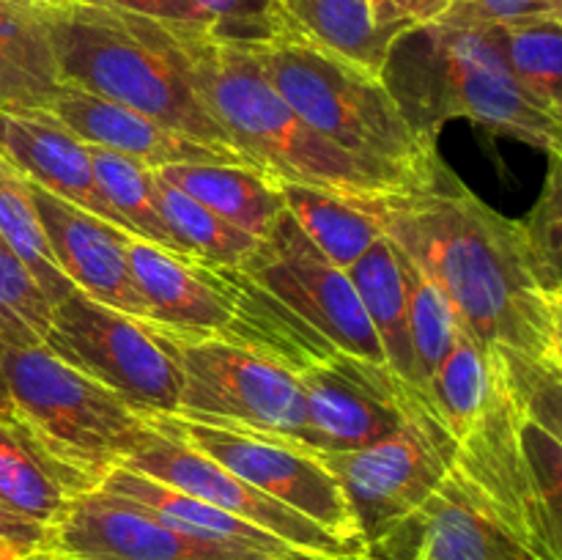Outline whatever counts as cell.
Listing matches in <instances>:
<instances>
[{"mask_svg":"<svg viewBox=\"0 0 562 560\" xmlns=\"http://www.w3.org/2000/svg\"><path fill=\"white\" fill-rule=\"evenodd\" d=\"M362 203L483 349L508 368L562 371V296L543 289L521 220L481 201L437 152L404 184Z\"/></svg>","mask_w":562,"mask_h":560,"instance_id":"6da1fadb","label":"cell"},{"mask_svg":"<svg viewBox=\"0 0 562 560\" xmlns=\"http://www.w3.org/2000/svg\"><path fill=\"white\" fill-rule=\"evenodd\" d=\"M60 82L234 152L192 77L176 22L75 0H36ZM195 27V25H192Z\"/></svg>","mask_w":562,"mask_h":560,"instance_id":"7a4b0ae2","label":"cell"},{"mask_svg":"<svg viewBox=\"0 0 562 560\" xmlns=\"http://www.w3.org/2000/svg\"><path fill=\"white\" fill-rule=\"evenodd\" d=\"M179 36L203 102L250 168L274 181L318 187L344 198L382 195L412 176L366 163L324 141L285 104L241 42L192 25H181Z\"/></svg>","mask_w":562,"mask_h":560,"instance_id":"3957f363","label":"cell"},{"mask_svg":"<svg viewBox=\"0 0 562 560\" xmlns=\"http://www.w3.org/2000/svg\"><path fill=\"white\" fill-rule=\"evenodd\" d=\"M382 82L412 130L437 143L450 119L560 154L562 115L538 102L475 25L428 22L401 33L382 66Z\"/></svg>","mask_w":562,"mask_h":560,"instance_id":"277c9868","label":"cell"},{"mask_svg":"<svg viewBox=\"0 0 562 560\" xmlns=\"http://www.w3.org/2000/svg\"><path fill=\"white\" fill-rule=\"evenodd\" d=\"M124 247L159 333L241 346L296 373L338 351L245 269L184 258L140 236H126Z\"/></svg>","mask_w":562,"mask_h":560,"instance_id":"5b68a950","label":"cell"},{"mask_svg":"<svg viewBox=\"0 0 562 560\" xmlns=\"http://www.w3.org/2000/svg\"><path fill=\"white\" fill-rule=\"evenodd\" d=\"M14 423L71 497L93 492L151 439L154 426L124 399L55 357L47 346L0 340Z\"/></svg>","mask_w":562,"mask_h":560,"instance_id":"8992f818","label":"cell"},{"mask_svg":"<svg viewBox=\"0 0 562 560\" xmlns=\"http://www.w3.org/2000/svg\"><path fill=\"white\" fill-rule=\"evenodd\" d=\"M241 44L285 104L333 146L401 173H415L437 152L412 130L379 75L285 27Z\"/></svg>","mask_w":562,"mask_h":560,"instance_id":"52a82bcc","label":"cell"},{"mask_svg":"<svg viewBox=\"0 0 562 560\" xmlns=\"http://www.w3.org/2000/svg\"><path fill=\"white\" fill-rule=\"evenodd\" d=\"M318 459L344 486L366 558L387 560L453 470L456 439L437 415H420L382 443Z\"/></svg>","mask_w":562,"mask_h":560,"instance_id":"ba28073f","label":"cell"},{"mask_svg":"<svg viewBox=\"0 0 562 560\" xmlns=\"http://www.w3.org/2000/svg\"><path fill=\"white\" fill-rule=\"evenodd\" d=\"M44 346L140 415H173L181 393L176 346L148 322L71 289L49 313Z\"/></svg>","mask_w":562,"mask_h":560,"instance_id":"9c48e42d","label":"cell"},{"mask_svg":"<svg viewBox=\"0 0 562 560\" xmlns=\"http://www.w3.org/2000/svg\"><path fill=\"white\" fill-rule=\"evenodd\" d=\"M162 335L176 346L181 362L176 417L269 434L311 448L305 393L296 371L223 340Z\"/></svg>","mask_w":562,"mask_h":560,"instance_id":"30bf717a","label":"cell"},{"mask_svg":"<svg viewBox=\"0 0 562 560\" xmlns=\"http://www.w3.org/2000/svg\"><path fill=\"white\" fill-rule=\"evenodd\" d=\"M148 421L159 432L173 434L192 450L217 461L220 467L239 475L258 492L300 511L302 516L313 519L335 538H340L346 547L355 549L360 558H366V544L357 530V519L351 514L344 486L322 464L316 450L289 443V439L269 437V434L184 421L176 415H154Z\"/></svg>","mask_w":562,"mask_h":560,"instance_id":"8fae6325","label":"cell"},{"mask_svg":"<svg viewBox=\"0 0 562 560\" xmlns=\"http://www.w3.org/2000/svg\"><path fill=\"white\" fill-rule=\"evenodd\" d=\"M239 269L322 333L338 351L387 366L349 272L335 267L289 212L280 214Z\"/></svg>","mask_w":562,"mask_h":560,"instance_id":"7c38bea8","label":"cell"},{"mask_svg":"<svg viewBox=\"0 0 562 560\" xmlns=\"http://www.w3.org/2000/svg\"><path fill=\"white\" fill-rule=\"evenodd\" d=\"M296 377L316 453L366 448L398 434L412 417L437 415L428 399L406 388L387 366L346 351L302 368Z\"/></svg>","mask_w":562,"mask_h":560,"instance_id":"4fadbf2b","label":"cell"},{"mask_svg":"<svg viewBox=\"0 0 562 560\" xmlns=\"http://www.w3.org/2000/svg\"><path fill=\"white\" fill-rule=\"evenodd\" d=\"M121 467L154 478V481L179 489L184 494H192V497L203 500L209 505H217V508L228 511V514L239 516V519L263 527L272 536L283 538L291 547L316 555V558H360L355 549L346 547L340 538L324 530L322 525L302 516L300 511L283 505L280 500L258 492L256 486L241 481L239 475H234L225 467H220L209 456L192 450L190 445H184L168 432L154 428L151 439L143 448H137Z\"/></svg>","mask_w":562,"mask_h":560,"instance_id":"5bb4252c","label":"cell"},{"mask_svg":"<svg viewBox=\"0 0 562 560\" xmlns=\"http://www.w3.org/2000/svg\"><path fill=\"white\" fill-rule=\"evenodd\" d=\"M47 555L60 560H283L203 544L102 489L69 500L64 516L49 527Z\"/></svg>","mask_w":562,"mask_h":560,"instance_id":"9a60e30c","label":"cell"},{"mask_svg":"<svg viewBox=\"0 0 562 560\" xmlns=\"http://www.w3.org/2000/svg\"><path fill=\"white\" fill-rule=\"evenodd\" d=\"M31 190L49 250L66 280L91 300L151 324V313L137 291L124 247V239L132 234L113 228L97 214L42 190L33 181Z\"/></svg>","mask_w":562,"mask_h":560,"instance_id":"2e32d148","label":"cell"},{"mask_svg":"<svg viewBox=\"0 0 562 560\" xmlns=\"http://www.w3.org/2000/svg\"><path fill=\"white\" fill-rule=\"evenodd\" d=\"M47 110L88 146L108 148L154 170L195 163L247 165L236 152L192 141L137 110L110 102L77 86H66V82H60Z\"/></svg>","mask_w":562,"mask_h":560,"instance_id":"e0dca14e","label":"cell"},{"mask_svg":"<svg viewBox=\"0 0 562 560\" xmlns=\"http://www.w3.org/2000/svg\"><path fill=\"white\" fill-rule=\"evenodd\" d=\"M0 154L36 187L132 234L99 195L91 146L71 135L47 108H0Z\"/></svg>","mask_w":562,"mask_h":560,"instance_id":"ac0fdd59","label":"cell"},{"mask_svg":"<svg viewBox=\"0 0 562 560\" xmlns=\"http://www.w3.org/2000/svg\"><path fill=\"white\" fill-rule=\"evenodd\" d=\"M387 560H541L499 525L470 481L450 470Z\"/></svg>","mask_w":562,"mask_h":560,"instance_id":"d6986e66","label":"cell"},{"mask_svg":"<svg viewBox=\"0 0 562 560\" xmlns=\"http://www.w3.org/2000/svg\"><path fill=\"white\" fill-rule=\"evenodd\" d=\"M99 489L140 505V508H146L148 514H154L168 527H173V530L184 533L190 538H198L203 544L239 549V552L272 555V558L283 560H324L291 547L283 538L272 536L263 527L250 525V522L239 519V516L228 514V511L217 508V505L203 503V500L192 497V494L179 492L173 486H165V483L140 475V472L126 470V467H115Z\"/></svg>","mask_w":562,"mask_h":560,"instance_id":"ffe728a7","label":"cell"},{"mask_svg":"<svg viewBox=\"0 0 562 560\" xmlns=\"http://www.w3.org/2000/svg\"><path fill=\"white\" fill-rule=\"evenodd\" d=\"M157 176L179 187L198 203L212 209L231 225L245 231L252 239H263L285 212L283 192L274 179L250 165L228 163H195L168 165Z\"/></svg>","mask_w":562,"mask_h":560,"instance_id":"44dd1931","label":"cell"},{"mask_svg":"<svg viewBox=\"0 0 562 560\" xmlns=\"http://www.w3.org/2000/svg\"><path fill=\"white\" fill-rule=\"evenodd\" d=\"M346 272H349L351 285L362 302V311H366L368 322H371L373 333L382 344L387 368L406 388L428 399L420 388L415 351H412L406 285L395 245L382 234Z\"/></svg>","mask_w":562,"mask_h":560,"instance_id":"7402d4cb","label":"cell"},{"mask_svg":"<svg viewBox=\"0 0 562 560\" xmlns=\"http://www.w3.org/2000/svg\"><path fill=\"white\" fill-rule=\"evenodd\" d=\"M280 27L371 75H382L390 47L398 38V33L379 25L371 0H280Z\"/></svg>","mask_w":562,"mask_h":560,"instance_id":"603a6c76","label":"cell"},{"mask_svg":"<svg viewBox=\"0 0 562 560\" xmlns=\"http://www.w3.org/2000/svg\"><path fill=\"white\" fill-rule=\"evenodd\" d=\"M60 88L38 5L0 3V108H49Z\"/></svg>","mask_w":562,"mask_h":560,"instance_id":"cb8c5ba5","label":"cell"},{"mask_svg":"<svg viewBox=\"0 0 562 560\" xmlns=\"http://www.w3.org/2000/svg\"><path fill=\"white\" fill-rule=\"evenodd\" d=\"M278 184L285 212L335 267L349 269L382 236L376 214L362 203V198H344L338 192L289 181Z\"/></svg>","mask_w":562,"mask_h":560,"instance_id":"d4e9b609","label":"cell"},{"mask_svg":"<svg viewBox=\"0 0 562 560\" xmlns=\"http://www.w3.org/2000/svg\"><path fill=\"white\" fill-rule=\"evenodd\" d=\"M91 168L99 195L104 198V203L113 209L115 217H119L132 234L151 242V245L165 247V250L192 258L187 256L184 247L176 242L168 223H165L162 209H159L157 201L154 168L137 163V159L121 157V154L97 146H91Z\"/></svg>","mask_w":562,"mask_h":560,"instance_id":"484cf974","label":"cell"},{"mask_svg":"<svg viewBox=\"0 0 562 560\" xmlns=\"http://www.w3.org/2000/svg\"><path fill=\"white\" fill-rule=\"evenodd\" d=\"M503 55L510 75L552 113L562 115V16L475 25Z\"/></svg>","mask_w":562,"mask_h":560,"instance_id":"4316f807","label":"cell"},{"mask_svg":"<svg viewBox=\"0 0 562 560\" xmlns=\"http://www.w3.org/2000/svg\"><path fill=\"white\" fill-rule=\"evenodd\" d=\"M71 492L16 426L0 423V505L42 527L64 516Z\"/></svg>","mask_w":562,"mask_h":560,"instance_id":"83f0119b","label":"cell"},{"mask_svg":"<svg viewBox=\"0 0 562 560\" xmlns=\"http://www.w3.org/2000/svg\"><path fill=\"white\" fill-rule=\"evenodd\" d=\"M0 236L16 253L49 305L64 300L75 285L66 280L49 250L47 234L33 203L31 181L0 154Z\"/></svg>","mask_w":562,"mask_h":560,"instance_id":"f1b7e54d","label":"cell"},{"mask_svg":"<svg viewBox=\"0 0 562 560\" xmlns=\"http://www.w3.org/2000/svg\"><path fill=\"white\" fill-rule=\"evenodd\" d=\"M488 379H492V351L483 349L481 340L459 327L448 355L442 357L428 384V401L456 443L481 415L488 395Z\"/></svg>","mask_w":562,"mask_h":560,"instance_id":"f546056e","label":"cell"},{"mask_svg":"<svg viewBox=\"0 0 562 560\" xmlns=\"http://www.w3.org/2000/svg\"><path fill=\"white\" fill-rule=\"evenodd\" d=\"M154 179H157V201L165 223L176 242L184 247L187 256L209 264H223V267H241L247 256L256 250L261 239L247 236L245 231H239L228 220L157 176V170H154Z\"/></svg>","mask_w":562,"mask_h":560,"instance_id":"4dcf8cb0","label":"cell"},{"mask_svg":"<svg viewBox=\"0 0 562 560\" xmlns=\"http://www.w3.org/2000/svg\"><path fill=\"white\" fill-rule=\"evenodd\" d=\"M395 250H398V247H395ZM398 261L406 285L409 335L412 351H415L417 377H420L423 393L428 395V384H431L439 362H442L450 344H453L456 329H459V318H456L453 307H450L442 289H439V285L434 283L409 256H404V253L398 250Z\"/></svg>","mask_w":562,"mask_h":560,"instance_id":"1f68e13d","label":"cell"},{"mask_svg":"<svg viewBox=\"0 0 562 560\" xmlns=\"http://www.w3.org/2000/svg\"><path fill=\"white\" fill-rule=\"evenodd\" d=\"M53 305L25 264L0 236V340L14 346H42Z\"/></svg>","mask_w":562,"mask_h":560,"instance_id":"d6a6232c","label":"cell"},{"mask_svg":"<svg viewBox=\"0 0 562 560\" xmlns=\"http://www.w3.org/2000/svg\"><path fill=\"white\" fill-rule=\"evenodd\" d=\"M527 250H530L536 272L549 294L562 296V184L560 154L549 157V173L543 192L532 206L530 217L521 220Z\"/></svg>","mask_w":562,"mask_h":560,"instance_id":"836d02e7","label":"cell"},{"mask_svg":"<svg viewBox=\"0 0 562 560\" xmlns=\"http://www.w3.org/2000/svg\"><path fill=\"white\" fill-rule=\"evenodd\" d=\"M519 439L525 456L527 478L538 505L560 522V483H562V445L560 434L549 432L541 423L530 421L519 412Z\"/></svg>","mask_w":562,"mask_h":560,"instance_id":"e575fe53","label":"cell"},{"mask_svg":"<svg viewBox=\"0 0 562 560\" xmlns=\"http://www.w3.org/2000/svg\"><path fill=\"white\" fill-rule=\"evenodd\" d=\"M214 22V33L231 42H258L280 27V0H192Z\"/></svg>","mask_w":562,"mask_h":560,"instance_id":"d590c367","label":"cell"},{"mask_svg":"<svg viewBox=\"0 0 562 560\" xmlns=\"http://www.w3.org/2000/svg\"><path fill=\"white\" fill-rule=\"evenodd\" d=\"M538 16H562V0H453L442 20L453 25H505Z\"/></svg>","mask_w":562,"mask_h":560,"instance_id":"8d00e7d4","label":"cell"},{"mask_svg":"<svg viewBox=\"0 0 562 560\" xmlns=\"http://www.w3.org/2000/svg\"><path fill=\"white\" fill-rule=\"evenodd\" d=\"M75 3L110 5V9L130 11V14L151 16L159 22H176V25H195L214 31V22L206 11L192 0H75Z\"/></svg>","mask_w":562,"mask_h":560,"instance_id":"74e56055","label":"cell"},{"mask_svg":"<svg viewBox=\"0 0 562 560\" xmlns=\"http://www.w3.org/2000/svg\"><path fill=\"white\" fill-rule=\"evenodd\" d=\"M0 541L14 544L16 549H22L27 555H44L47 552L49 530L36 525V522H27L22 516L11 514L9 508L0 505Z\"/></svg>","mask_w":562,"mask_h":560,"instance_id":"f35d334b","label":"cell"},{"mask_svg":"<svg viewBox=\"0 0 562 560\" xmlns=\"http://www.w3.org/2000/svg\"><path fill=\"white\" fill-rule=\"evenodd\" d=\"M0 423H9V426H16V423H14V410H11L9 388H5L3 368H0Z\"/></svg>","mask_w":562,"mask_h":560,"instance_id":"ab89813d","label":"cell"},{"mask_svg":"<svg viewBox=\"0 0 562 560\" xmlns=\"http://www.w3.org/2000/svg\"><path fill=\"white\" fill-rule=\"evenodd\" d=\"M31 558H36V555H27L22 552V549H16L14 544L0 541V560H31Z\"/></svg>","mask_w":562,"mask_h":560,"instance_id":"60d3db41","label":"cell"},{"mask_svg":"<svg viewBox=\"0 0 562 560\" xmlns=\"http://www.w3.org/2000/svg\"><path fill=\"white\" fill-rule=\"evenodd\" d=\"M0 3H20V5H31V3H36V0H0Z\"/></svg>","mask_w":562,"mask_h":560,"instance_id":"b9f144b4","label":"cell"},{"mask_svg":"<svg viewBox=\"0 0 562 560\" xmlns=\"http://www.w3.org/2000/svg\"><path fill=\"white\" fill-rule=\"evenodd\" d=\"M31 560H60V558H55V555L44 552V555H36V558H31Z\"/></svg>","mask_w":562,"mask_h":560,"instance_id":"7bdbcfd3","label":"cell"},{"mask_svg":"<svg viewBox=\"0 0 562 560\" xmlns=\"http://www.w3.org/2000/svg\"><path fill=\"white\" fill-rule=\"evenodd\" d=\"M351 560H368V558H351Z\"/></svg>","mask_w":562,"mask_h":560,"instance_id":"ee69618b","label":"cell"}]
</instances>
